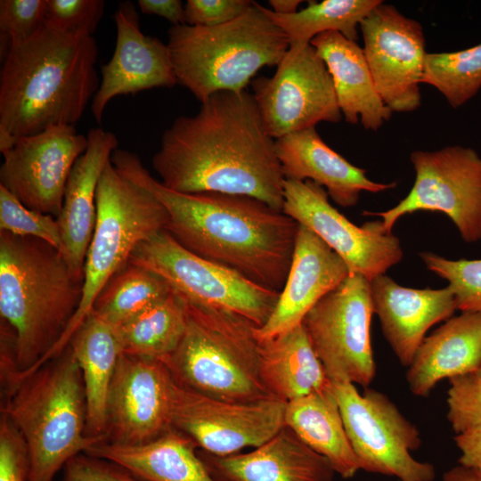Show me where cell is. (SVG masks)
I'll return each mask as SVG.
<instances>
[{
	"label": "cell",
	"instance_id": "obj_1",
	"mask_svg": "<svg viewBox=\"0 0 481 481\" xmlns=\"http://www.w3.org/2000/svg\"><path fill=\"white\" fill-rule=\"evenodd\" d=\"M151 165L172 191L244 195L282 209L285 176L275 139L246 89L217 92L195 115L175 118Z\"/></svg>",
	"mask_w": 481,
	"mask_h": 481
},
{
	"label": "cell",
	"instance_id": "obj_2",
	"mask_svg": "<svg viewBox=\"0 0 481 481\" xmlns=\"http://www.w3.org/2000/svg\"><path fill=\"white\" fill-rule=\"evenodd\" d=\"M117 170L153 194L168 215L166 231L184 249L281 292L291 265L298 224L244 195L183 193L154 178L134 152L117 149Z\"/></svg>",
	"mask_w": 481,
	"mask_h": 481
},
{
	"label": "cell",
	"instance_id": "obj_3",
	"mask_svg": "<svg viewBox=\"0 0 481 481\" xmlns=\"http://www.w3.org/2000/svg\"><path fill=\"white\" fill-rule=\"evenodd\" d=\"M94 36L63 32L46 21L12 45L0 70V151L21 136L53 126H75L101 79Z\"/></svg>",
	"mask_w": 481,
	"mask_h": 481
},
{
	"label": "cell",
	"instance_id": "obj_4",
	"mask_svg": "<svg viewBox=\"0 0 481 481\" xmlns=\"http://www.w3.org/2000/svg\"><path fill=\"white\" fill-rule=\"evenodd\" d=\"M82 293L83 281L57 249L0 232V314L16 336L18 375L33 370L58 342Z\"/></svg>",
	"mask_w": 481,
	"mask_h": 481
},
{
	"label": "cell",
	"instance_id": "obj_5",
	"mask_svg": "<svg viewBox=\"0 0 481 481\" xmlns=\"http://www.w3.org/2000/svg\"><path fill=\"white\" fill-rule=\"evenodd\" d=\"M1 406L28 446V481H53L74 456L103 442L86 434V401L78 363L69 346L19 379Z\"/></svg>",
	"mask_w": 481,
	"mask_h": 481
},
{
	"label": "cell",
	"instance_id": "obj_6",
	"mask_svg": "<svg viewBox=\"0 0 481 481\" xmlns=\"http://www.w3.org/2000/svg\"><path fill=\"white\" fill-rule=\"evenodd\" d=\"M167 34L177 84L200 102L217 92L245 90L258 70L277 66L289 47L286 34L257 2L230 22L171 26Z\"/></svg>",
	"mask_w": 481,
	"mask_h": 481
},
{
	"label": "cell",
	"instance_id": "obj_7",
	"mask_svg": "<svg viewBox=\"0 0 481 481\" xmlns=\"http://www.w3.org/2000/svg\"><path fill=\"white\" fill-rule=\"evenodd\" d=\"M185 306V334L175 351L162 361L175 382L232 403L275 398L264 386L259 373V342L255 336L257 326L232 313L186 302Z\"/></svg>",
	"mask_w": 481,
	"mask_h": 481
},
{
	"label": "cell",
	"instance_id": "obj_8",
	"mask_svg": "<svg viewBox=\"0 0 481 481\" xmlns=\"http://www.w3.org/2000/svg\"><path fill=\"white\" fill-rule=\"evenodd\" d=\"M168 215L150 192L121 175L111 160L99 181L96 222L84 267L80 304L63 334L37 365L58 356L92 313L95 299L108 281L129 261L141 242L166 229Z\"/></svg>",
	"mask_w": 481,
	"mask_h": 481
},
{
	"label": "cell",
	"instance_id": "obj_9",
	"mask_svg": "<svg viewBox=\"0 0 481 481\" xmlns=\"http://www.w3.org/2000/svg\"><path fill=\"white\" fill-rule=\"evenodd\" d=\"M128 263L160 276L188 304L232 313L257 327L268 320L280 296L279 291L190 252L166 230L138 244Z\"/></svg>",
	"mask_w": 481,
	"mask_h": 481
},
{
	"label": "cell",
	"instance_id": "obj_10",
	"mask_svg": "<svg viewBox=\"0 0 481 481\" xmlns=\"http://www.w3.org/2000/svg\"><path fill=\"white\" fill-rule=\"evenodd\" d=\"M345 428L360 469L399 481H434L435 467L413 458L420 433L383 393L355 384L332 383Z\"/></svg>",
	"mask_w": 481,
	"mask_h": 481
},
{
	"label": "cell",
	"instance_id": "obj_11",
	"mask_svg": "<svg viewBox=\"0 0 481 481\" xmlns=\"http://www.w3.org/2000/svg\"><path fill=\"white\" fill-rule=\"evenodd\" d=\"M370 281L350 273L306 315L303 326L331 383L367 387L376 365L371 338Z\"/></svg>",
	"mask_w": 481,
	"mask_h": 481
},
{
	"label": "cell",
	"instance_id": "obj_12",
	"mask_svg": "<svg viewBox=\"0 0 481 481\" xmlns=\"http://www.w3.org/2000/svg\"><path fill=\"white\" fill-rule=\"evenodd\" d=\"M415 182L408 195L394 208L364 215L382 218L385 232L396 221L417 211L442 212L457 227L462 240H481V157L469 147L446 146L435 151L411 153Z\"/></svg>",
	"mask_w": 481,
	"mask_h": 481
},
{
	"label": "cell",
	"instance_id": "obj_13",
	"mask_svg": "<svg viewBox=\"0 0 481 481\" xmlns=\"http://www.w3.org/2000/svg\"><path fill=\"white\" fill-rule=\"evenodd\" d=\"M271 77L251 82L253 96L269 135L275 140L342 114L323 60L309 44L289 45Z\"/></svg>",
	"mask_w": 481,
	"mask_h": 481
},
{
	"label": "cell",
	"instance_id": "obj_14",
	"mask_svg": "<svg viewBox=\"0 0 481 481\" xmlns=\"http://www.w3.org/2000/svg\"><path fill=\"white\" fill-rule=\"evenodd\" d=\"M283 198L281 211L324 241L350 273L371 281L401 261L400 240L384 232L381 221L354 224L329 202L322 186L309 180L285 179Z\"/></svg>",
	"mask_w": 481,
	"mask_h": 481
},
{
	"label": "cell",
	"instance_id": "obj_15",
	"mask_svg": "<svg viewBox=\"0 0 481 481\" xmlns=\"http://www.w3.org/2000/svg\"><path fill=\"white\" fill-rule=\"evenodd\" d=\"M287 403L269 398L232 403L178 386L172 391V428L188 436L199 449L224 456L256 448L284 426Z\"/></svg>",
	"mask_w": 481,
	"mask_h": 481
},
{
	"label": "cell",
	"instance_id": "obj_16",
	"mask_svg": "<svg viewBox=\"0 0 481 481\" xmlns=\"http://www.w3.org/2000/svg\"><path fill=\"white\" fill-rule=\"evenodd\" d=\"M87 143L75 126H53L19 137L2 152L0 185L25 207L57 218L70 172Z\"/></svg>",
	"mask_w": 481,
	"mask_h": 481
},
{
	"label": "cell",
	"instance_id": "obj_17",
	"mask_svg": "<svg viewBox=\"0 0 481 481\" xmlns=\"http://www.w3.org/2000/svg\"><path fill=\"white\" fill-rule=\"evenodd\" d=\"M359 28L363 50L384 103L392 112L417 110L427 55L420 23L382 1Z\"/></svg>",
	"mask_w": 481,
	"mask_h": 481
},
{
	"label": "cell",
	"instance_id": "obj_18",
	"mask_svg": "<svg viewBox=\"0 0 481 481\" xmlns=\"http://www.w3.org/2000/svg\"><path fill=\"white\" fill-rule=\"evenodd\" d=\"M174 384L162 361L122 354L107 398L106 442L138 445L169 430Z\"/></svg>",
	"mask_w": 481,
	"mask_h": 481
},
{
	"label": "cell",
	"instance_id": "obj_19",
	"mask_svg": "<svg viewBox=\"0 0 481 481\" xmlns=\"http://www.w3.org/2000/svg\"><path fill=\"white\" fill-rule=\"evenodd\" d=\"M114 19L115 49L101 68V83L91 102L93 116L99 124L114 97L157 87L171 88L177 84L167 45L143 33L135 4L119 3Z\"/></svg>",
	"mask_w": 481,
	"mask_h": 481
},
{
	"label": "cell",
	"instance_id": "obj_20",
	"mask_svg": "<svg viewBox=\"0 0 481 481\" xmlns=\"http://www.w3.org/2000/svg\"><path fill=\"white\" fill-rule=\"evenodd\" d=\"M350 273L345 261L306 227L298 224L291 265L275 307L255 336L263 342L302 324L308 312Z\"/></svg>",
	"mask_w": 481,
	"mask_h": 481
},
{
	"label": "cell",
	"instance_id": "obj_21",
	"mask_svg": "<svg viewBox=\"0 0 481 481\" xmlns=\"http://www.w3.org/2000/svg\"><path fill=\"white\" fill-rule=\"evenodd\" d=\"M370 289L383 334L400 363L407 367L427 331L450 319L458 309L449 286L437 289L408 288L385 273L371 280Z\"/></svg>",
	"mask_w": 481,
	"mask_h": 481
},
{
	"label": "cell",
	"instance_id": "obj_22",
	"mask_svg": "<svg viewBox=\"0 0 481 481\" xmlns=\"http://www.w3.org/2000/svg\"><path fill=\"white\" fill-rule=\"evenodd\" d=\"M86 137L87 148L73 166L57 217L63 242L62 256L73 276L81 281L95 227L99 181L118 147L117 136L101 127L90 129Z\"/></svg>",
	"mask_w": 481,
	"mask_h": 481
},
{
	"label": "cell",
	"instance_id": "obj_23",
	"mask_svg": "<svg viewBox=\"0 0 481 481\" xmlns=\"http://www.w3.org/2000/svg\"><path fill=\"white\" fill-rule=\"evenodd\" d=\"M216 481H332L329 461L288 427L248 452L219 456L198 449Z\"/></svg>",
	"mask_w": 481,
	"mask_h": 481
},
{
	"label": "cell",
	"instance_id": "obj_24",
	"mask_svg": "<svg viewBox=\"0 0 481 481\" xmlns=\"http://www.w3.org/2000/svg\"><path fill=\"white\" fill-rule=\"evenodd\" d=\"M276 152L285 179L312 181L322 186L343 208L357 204L362 192H380L396 183H376L366 171L352 165L326 144L315 127L291 133L275 140Z\"/></svg>",
	"mask_w": 481,
	"mask_h": 481
},
{
	"label": "cell",
	"instance_id": "obj_25",
	"mask_svg": "<svg viewBox=\"0 0 481 481\" xmlns=\"http://www.w3.org/2000/svg\"><path fill=\"white\" fill-rule=\"evenodd\" d=\"M310 44L330 74L345 120L353 125L360 120L365 129L378 130L393 112L376 89L363 48L336 31L320 34Z\"/></svg>",
	"mask_w": 481,
	"mask_h": 481
},
{
	"label": "cell",
	"instance_id": "obj_26",
	"mask_svg": "<svg viewBox=\"0 0 481 481\" xmlns=\"http://www.w3.org/2000/svg\"><path fill=\"white\" fill-rule=\"evenodd\" d=\"M481 365V314L451 317L419 346L406 374L410 391L427 396L442 379Z\"/></svg>",
	"mask_w": 481,
	"mask_h": 481
},
{
	"label": "cell",
	"instance_id": "obj_27",
	"mask_svg": "<svg viewBox=\"0 0 481 481\" xmlns=\"http://www.w3.org/2000/svg\"><path fill=\"white\" fill-rule=\"evenodd\" d=\"M185 434L171 428L146 444L102 442L85 453L111 461L144 481H216Z\"/></svg>",
	"mask_w": 481,
	"mask_h": 481
},
{
	"label": "cell",
	"instance_id": "obj_28",
	"mask_svg": "<svg viewBox=\"0 0 481 481\" xmlns=\"http://www.w3.org/2000/svg\"><path fill=\"white\" fill-rule=\"evenodd\" d=\"M69 346L78 363L86 401V434L107 440V398L118 362L123 354L116 327L93 312Z\"/></svg>",
	"mask_w": 481,
	"mask_h": 481
},
{
	"label": "cell",
	"instance_id": "obj_29",
	"mask_svg": "<svg viewBox=\"0 0 481 481\" xmlns=\"http://www.w3.org/2000/svg\"><path fill=\"white\" fill-rule=\"evenodd\" d=\"M259 373L268 392L286 403L332 386L303 324L259 342Z\"/></svg>",
	"mask_w": 481,
	"mask_h": 481
},
{
	"label": "cell",
	"instance_id": "obj_30",
	"mask_svg": "<svg viewBox=\"0 0 481 481\" xmlns=\"http://www.w3.org/2000/svg\"><path fill=\"white\" fill-rule=\"evenodd\" d=\"M284 422L303 443L324 457L342 478H352L361 470L345 428L333 385L324 391L287 403Z\"/></svg>",
	"mask_w": 481,
	"mask_h": 481
},
{
	"label": "cell",
	"instance_id": "obj_31",
	"mask_svg": "<svg viewBox=\"0 0 481 481\" xmlns=\"http://www.w3.org/2000/svg\"><path fill=\"white\" fill-rule=\"evenodd\" d=\"M186 328L185 302L172 290L116 329L123 354L164 361L178 347Z\"/></svg>",
	"mask_w": 481,
	"mask_h": 481
},
{
	"label": "cell",
	"instance_id": "obj_32",
	"mask_svg": "<svg viewBox=\"0 0 481 481\" xmlns=\"http://www.w3.org/2000/svg\"><path fill=\"white\" fill-rule=\"evenodd\" d=\"M381 0L311 1L296 13L280 15L265 7L268 16L286 34L289 45L309 44L316 36L336 31L346 38L358 40V27Z\"/></svg>",
	"mask_w": 481,
	"mask_h": 481
},
{
	"label": "cell",
	"instance_id": "obj_33",
	"mask_svg": "<svg viewBox=\"0 0 481 481\" xmlns=\"http://www.w3.org/2000/svg\"><path fill=\"white\" fill-rule=\"evenodd\" d=\"M171 291L160 276L128 263L102 289L92 312L117 328Z\"/></svg>",
	"mask_w": 481,
	"mask_h": 481
},
{
	"label": "cell",
	"instance_id": "obj_34",
	"mask_svg": "<svg viewBox=\"0 0 481 481\" xmlns=\"http://www.w3.org/2000/svg\"><path fill=\"white\" fill-rule=\"evenodd\" d=\"M422 83L436 87L452 108L464 105L481 88V44L456 52L427 53Z\"/></svg>",
	"mask_w": 481,
	"mask_h": 481
},
{
	"label": "cell",
	"instance_id": "obj_35",
	"mask_svg": "<svg viewBox=\"0 0 481 481\" xmlns=\"http://www.w3.org/2000/svg\"><path fill=\"white\" fill-rule=\"evenodd\" d=\"M420 257L428 270L449 282L458 309L481 314V259L451 260L431 252Z\"/></svg>",
	"mask_w": 481,
	"mask_h": 481
},
{
	"label": "cell",
	"instance_id": "obj_36",
	"mask_svg": "<svg viewBox=\"0 0 481 481\" xmlns=\"http://www.w3.org/2000/svg\"><path fill=\"white\" fill-rule=\"evenodd\" d=\"M0 232L42 240L62 254L63 242L58 219L25 207L2 185H0Z\"/></svg>",
	"mask_w": 481,
	"mask_h": 481
},
{
	"label": "cell",
	"instance_id": "obj_37",
	"mask_svg": "<svg viewBox=\"0 0 481 481\" xmlns=\"http://www.w3.org/2000/svg\"><path fill=\"white\" fill-rule=\"evenodd\" d=\"M46 21V0L0 1L1 59L8 49L33 37Z\"/></svg>",
	"mask_w": 481,
	"mask_h": 481
},
{
	"label": "cell",
	"instance_id": "obj_38",
	"mask_svg": "<svg viewBox=\"0 0 481 481\" xmlns=\"http://www.w3.org/2000/svg\"><path fill=\"white\" fill-rule=\"evenodd\" d=\"M447 419L455 434L481 425V365L449 379Z\"/></svg>",
	"mask_w": 481,
	"mask_h": 481
},
{
	"label": "cell",
	"instance_id": "obj_39",
	"mask_svg": "<svg viewBox=\"0 0 481 481\" xmlns=\"http://www.w3.org/2000/svg\"><path fill=\"white\" fill-rule=\"evenodd\" d=\"M104 10L103 0H46V22L69 34L94 36Z\"/></svg>",
	"mask_w": 481,
	"mask_h": 481
},
{
	"label": "cell",
	"instance_id": "obj_40",
	"mask_svg": "<svg viewBox=\"0 0 481 481\" xmlns=\"http://www.w3.org/2000/svg\"><path fill=\"white\" fill-rule=\"evenodd\" d=\"M29 454L18 428L10 420L0 423V481H28Z\"/></svg>",
	"mask_w": 481,
	"mask_h": 481
},
{
	"label": "cell",
	"instance_id": "obj_41",
	"mask_svg": "<svg viewBox=\"0 0 481 481\" xmlns=\"http://www.w3.org/2000/svg\"><path fill=\"white\" fill-rule=\"evenodd\" d=\"M253 4L250 0H188L185 21L190 26H219L244 14Z\"/></svg>",
	"mask_w": 481,
	"mask_h": 481
},
{
	"label": "cell",
	"instance_id": "obj_42",
	"mask_svg": "<svg viewBox=\"0 0 481 481\" xmlns=\"http://www.w3.org/2000/svg\"><path fill=\"white\" fill-rule=\"evenodd\" d=\"M61 481H144L122 467L86 453L71 458Z\"/></svg>",
	"mask_w": 481,
	"mask_h": 481
},
{
	"label": "cell",
	"instance_id": "obj_43",
	"mask_svg": "<svg viewBox=\"0 0 481 481\" xmlns=\"http://www.w3.org/2000/svg\"><path fill=\"white\" fill-rule=\"evenodd\" d=\"M454 441L461 452L459 465L481 473V425L457 434Z\"/></svg>",
	"mask_w": 481,
	"mask_h": 481
},
{
	"label": "cell",
	"instance_id": "obj_44",
	"mask_svg": "<svg viewBox=\"0 0 481 481\" xmlns=\"http://www.w3.org/2000/svg\"><path fill=\"white\" fill-rule=\"evenodd\" d=\"M137 4L142 13L162 17L172 26L186 24L184 5L180 0H138Z\"/></svg>",
	"mask_w": 481,
	"mask_h": 481
},
{
	"label": "cell",
	"instance_id": "obj_45",
	"mask_svg": "<svg viewBox=\"0 0 481 481\" xmlns=\"http://www.w3.org/2000/svg\"><path fill=\"white\" fill-rule=\"evenodd\" d=\"M442 481H481V473L461 465H457L443 475Z\"/></svg>",
	"mask_w": 481,
	"mask_h": 481
},
{
	"label": "cell",
	"instance_id": "obj_46",
	"mask_svg": "<svg viewBox=\"0 0 481 481\" xmlns=\"http://www.w3.org/2000/svg\"><path fill=\"white\" fill-rule=\"evenodd\" d=\"M272 11L280 15H289L298 12L301 0H270L268 1Z\"/></svg>",
	"mask_w": 481,
	"mask_h": 481
}]
</instances>
